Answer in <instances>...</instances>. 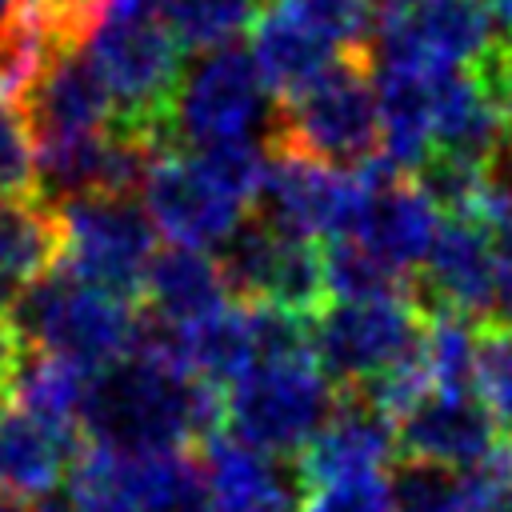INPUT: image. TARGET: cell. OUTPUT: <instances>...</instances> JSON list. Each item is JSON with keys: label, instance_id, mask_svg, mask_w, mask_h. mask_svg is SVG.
I'll return each instance as SVG.
<instances>
[{"label": "cell", "instance_id": "6da1fadb", "mask_svg": "<svg viewBox=\"0 0 512 512\" xmlns=\"http://www.w3.org/2000/svg\"><path fill=\"white\" fill-rule=\"evenodd\" d=\"M224 432V388L188 376L168 356L136 344V352L96 372L84 440L148 452V448H204Z\"/></svg>", "mask_w": 512, "mask_h": 512}, {"label": "cell", "instance_id": "7a4b0ae2", "mask_svg": "<svg viewBox=\"0 0 512 512\" xmlns=\"http://www.w3.org/2000/svg\"><path fill=\"white\" fill-rule=\"evenodd\" d=\"M12 320L28 344L48 356H64L88 372H104L128 360L144 332L140 304L92 288L64 268L36 280L20 296Z\"/></svg>", "mask_w": 512, "mask_h": 512}, {"label": "cell", "instance_id": "3957f363", "mask_svg": "<svg viewBox=\"0 0 512 512\" xmlns=\"http://www.w3.org/2000/svg\"><path fill=\"white\" fill-rule=\"evenodd\" d=\"M340 404L312 348L252 364L224 384V428L260 456H296Z\"/></svg>", "mask_w": 512, "mask_h": 512}, {"label": "cell", "instance_id": "277c9868", "mask_svg": "<svg viewBox=\"0 0 512 512\" xmlns=\"http://www.w3.org/2000/svg\"><path fill=\"white\" fill-rule=\"evenodd\" d=\"M372 56H340L320 80L276 108L272 148H292L332 168L380 156V104Z\"/></svg>", "mask_w": 512, "mask_h": 512}, {"label": "cell", "instance_id": "5b68a950", "mask_svg": "<svg viewBox=\"0 0 512 512\" xmlns=\"http://www.w3.org/2000/svg\"><path fill=\"white\" fill-rule=\"evenodd\" d=\"M84 52L116 104V120L144 132L160 152H172L168 108H172L176 80L184 72L180 64L184 52L164 28V20L160 16H136V20L104 16L92 28Z\"/></svg>", "mask_w": 512, "mask_h": 512}, {"label": "cell", "instance_id": "8992f818", "mask_svg": "<svg viewBox=\"0 0 512 512\" xmlns=\"http://www.w3.org/2000/svg\"><path fill=\"white\" fill-rule=\"evenodd\" d=\"M268 88L244 48H216L188 64L176 80L168 108V148L196 152L220 144H248L252 132L272 120Z\"/></svg>", "mask_w": 512, "mask_h": 512}, {"label": "cell", "instance_id": "52a82bcc", "mask_svg": "<svg viewBox=\"0 0 512 512\" xmlns=\"http://www.w3.org/2000/svg\"><path fill=\"white\" fill-rule=\"evenodd\" d=\"M420 340V308L412 296L336 300L308 320V344L340 396L364 392L400 364Z\"/></svg>", "mask_w": 512, "mask_h": 512}, {"label": "cell", "instance_id": "ba28073f", "mask_svg": "<svg viewBox=\"0 0 512 512\" xmlns=\"http://www.w3.org/2000/svg\"><path fill=\"white\" fill-rule=\"evenodd\" d=\"M64 256L60 268L92 288L140 304L144 272L156 256V228L132 196L60 200Z\"/></svg>", "mask_w": 512, "mask_h": 512}, {"label": "cell", "instance_id": "9c48e42d", "mask_svg": "<svg viewBox=\"0 0 512 512\" xmlns=\"http://www.w3.org/2000/svg\"><path fill=\"white\" fill-rule=\"evenodd\" d=\"M260 220L296 240H340L360 228L368 208L364 168H332L292 148H272L260 184Z\"/></svg>", "mask_w": 512, "mask_h": 512}, {"label": "cell", "instance_id": "30bf717a", "mask_svg": "<svg viewBox=\"0 0 512 512\" xmlns=\"http://www.w3.org/2000/svg\"><path fill=\"white\" fill-rule=\"evenodd\" d=\"M140 188L152 228L172 248H220L244 220V204L212 176L200 152H160Z\"/></svg>", "mask_w": 512, "mask_h": 512}, {"label": "cell", "instance_id": "8fae6325", "mask_svg": "<svg viewBox=\"0 0 512 512\" xmlns=\"http://www.w3.org/2000/svg\"><path fill=\"white\" fill-rule=\"evenodd\" d=\"M492 12L484 0H420L376 32V60L384 68L456 72L472 68L492 48Z\"/></svg>", "mask_w": 512, "mask_h": 512}, {"label": "cell", "instance_id": "7c38bea8", "mask_svg": "<svg viewBox=\"0 0 512 512\" xmlns=\"http://www.w3.org/2000/svg\"><path fill=\"white\" fill-rule=\"evenodd\" d=\"M368 176V208L360 216V228L352 232L372 256H380L392 272L408 276L428 260L436 232L444 216L436 204L416 188L412 176L392 168L384 156H372L360 164Z\"/></svg>", "mask_w": 512, "mask_h": 512}, {"label": "cell", "instance_id": "4fadbf2b", "mask_svg": "<svg viewBox=\"0 0 512 512\" xmlns=\"http://www.w3.org/2000/svg\"><path fill=\"white\" fill-rule=\"evenodd\" d=\"M412 300L420 312L448 308L468 320H484L496 304V256L492 236L476 216H444L424 272L412 276Z\"/></svg>", "mask_w": 512, "mask_h": 512}, {"label": "cell", "instance_id": "5bb4252c", "mask_svg": "<svg viewBox=\"0 0 512 512\" xmlns=\"http://www.w3.org/2000/svg\"><path fill=\"white\" fill-rule=\"evenodd\" d=\"M392 456H396V436L368 408V400L364 396H340L332 416L292 456V472H296L300 492H312L324 484L376 476V472H384V464Z\"/></svg>", "mask_w": 512, "mask_h": 512}, {"label": "cell", "instance_id": "9a60e30c", "mask_svg": "<svg viewBox=\"0 0 512 512\" xmlns=\"http://www.w3.org/2000/svg\"><path fill=\"white\" fill-rule=\"evenodd\" d=\"M392 436L400 464L468 472L496 444V424L484 416L472 392H432L392 428Z\"/></svg>", "mask_w": 512, "mask_h": 512}, {"label": "cell", "instance_id": "2e32d148", "mask_svg": "<svg viewBox=\"0 0 512 512\" xmlns=\"http://www.w3.org/2000/svg\"><path fill=\"white\" fill-rule=\"evenodd\" d=\"M24 112H28L36 144L60 140V136H92L116 120V104L84 48L60 52L44 68V76L28 92Z\"/></svg>", "mask_w": 512, "mask_h": 512}, {"label": "cell", "instance_id": "e0dca14e", "mask_svg": "<svg viewBox=\"0 0 512 512\" xmlns=\"http://www.w3.org/2000/svg\"><path fill=\"white\" fill-rule=\"evenodd\" d=\"M228 304H232V292L224 284L216 256L172 248V244L152 256L144 272V288H140V308L148 320L180 332V328L204 324Z\"/></svg>", "mask_w": 512, "mask_h": 512}, {"label": "cell", "instance_id": "ac0fdd59", "mask_svg": "<svg viewBox=\"0 0 512 512\" xmlns=\"http://www.w3.org/2000/svg\"><path fill=\"white\" fill-rule=\"evenodd\" d=\"M248 36H252V64H256L268 96H276L280 104L300 96L312 80H320L340 60L336 48H328L280 0L260 8V16H256Z\"/></svg>", "mask_w": 512, "mask_h": 512}, {"label": "cell", "instance_id": "d6986e66", "mask_svg": "<svg viewBox=\"0 0 512 512\" xmlns=\"http://www.w3.org/2000/svg\"><path fill=\"white\" fill-rule=\"evenodd\" d=\"M92 380H96V372H88L64 356L36 352L20 368V380L12 388V408L24 412L28 420H36L44 432L64 440L68 448H80Z\"/></svg>", "mask_w": 512, "mask_h": 512}, {"label": "cell", "instance_id": "ffe728a7", "mask_svg": "<svg viewBox=\"0 0 512 512\" xmlns=\"http://www.w3.org/2000/svg\"><path fill=\"white\" fill-rule=\"evenodd\" d=\"M60 256V204H52L44 192L0 196V272L16 284H36L60 268Z\"/></svg>", "mask_w": 512, "mask_h": 512}, {"label": "cell", "instance_id": "44dd1931", "mask_svg": "<svg viewBox=\"0 0 512 512\" xmlns=\"http://www.w3.org/2000/svg\"><path fill=\"white\" fill-rule=\"evenodd\" d=\"M76 448L44 432L36 420L16 412L12 404L0 408V492L20 500H44L68 476Z\"/></svg>", "mask_w": 512, "mask_h": 512}, {"label": "cell", "instance_id": "7402d4cb", "mask_svg": "<svg viewBox=\"0 0 512 512\" xmlns=\"http://www.w3.org/2000/svg\"><path fill=\"white\" fill-rule=\"evenodd\" d=\"M260 0H164L160 20L180 44V52L232 48L236 36L252 32Z\"/></svg>", "mask_w": 512, "mask_h": 512}, {"label": "cell", "instance_id": "603a6c76", "mask_svg": "<svg viewBox=\"0 0 512 512\" xmlns=\"http://www.w3.org/2000/svg\"><path fill=\"white\" fill-rule=\"evenodd\" d=\"M324 292L336 300H384V296H412V280L392 272L380 256H372L356 236L324 240Z\"/></svg>", "mask_w": 512, "mask_h": 512}, {"label": "cell", "instance_id": "cb8c5ba5", "mask_svg": "<svg viewBox=\"0 0 512 512\" xmlns=\"http://www.w3.org/2000/svg\"><path fill=\"white\" fill-rule=\"evenodd\" d=\"M468 392L484 408L496 428L512 432V324L504 320H476V348H472V384Z\"/></svg>", "mask_w": 512, "mask_h": 512}, {"label": "cell", "instance_id": "d4e9b609", "mask_svg": "<svg viewBox=\"0 0 512 512\" xmlns=\"http://www.w3.org/2000/svg\"><path fill=\"white\" fill-rule=\"evenodd\" d=\"M300 24H308L328 48L344 56H368L372 8L368 0H280Z\"/></svg>", "mask_w": 512, "mask_h": 512}, {"label": "cell", "instance_id": "484cf974", "mask_svg": "<svg viewBox=\"0 0 512 512\" xmlns=\"http://www.w3.org/2000/svg\"><path fill=\"white\" fill-rule=\"evenodd\" d=\"M36 180V140L20 100L0 96V196H32Z\"/></svg>", "mask_w": 512, "mask_h": 512}, {"label": "cell", "instance_id": "4316f807", "mask_svg": "<svg viewBox=\"0 0 512 512\" xmlns=\"http://www.w3.org/2000/svg\"><path fill=\"white\" fill-rule=\"evenodd\" d=\"M460 512H512V432L460 476Z\"/></svg>", "mask_w": 512, "mask_h": 512}, {"label": "cell", "instance_id": "83f0119b", "mask_svg": "<svg viewBox=\"0 0 512 512\" xmlns=\"http://www.w3.org/2000/svg\"><path fill=\"white\" fill-rule=\"evenodd\" d=\"M392 496L396 512H460V476L432 464H404Z\"/></svg>", "mask_w": 512, "mask_h": 512}, {"label": "cell", "instance_id": "f1b7e54d", "mask_svg": "<svg viewBox=\"0 0 512 512\" xmlns=\"http://www.w3.org/2000/svg\"><path fill=\"white\" fill-rule=\"evenodd\" d=\"M300 512H396V496L384 472H376L300 492Z\"/></svg>", "mask_w": 512, "mask_h": 512}, {"label": "cell", "instance_id": "f546056e", "mask_svg": "<svg viewBox=\"0 0 512 512\" xmlns=\"http://www.w3.org/2000/svg\"><path fill=\"white\" fill-rule=\"evenodd\" d=\"M28 360V340L16 328L12 316H0V408L12 404V388L20 380V368Z\"/></svg>", "mask_w": 512, "mask_h": 512}, {"label": "cell", "instance_id": "4dcf8cb0", "mask_svg": "<svg viewBox=\"0 0 512 512\" xmlns=\"http://www.w3.org/2000/svg\"><path fill=\"white\" fill-rule=\"evenodd\" d=\"M492 12V28H500V40L512 44V0H484Z\"/></svg>", "mask_w": 512, "mask_h": 512}, {"label": "cell", "instance_id": "1f68e13d", "mask_svg": "<svg viewBox=\"0 0 512 512\" xmlns=\"http://www.w3.org/2000/svg\"><path fill=\"white\" fill-rule=\"evenodd\" d=\"M412 4H420V0H368V8H372V16L384 24V20H392V16H400V12H408Z\"/></svg>", "mask_w": 512, "mask_h": 512}, {"label": "cell", "instance_id": "d6a6232c", "mask_svg": "<svg viewBox=\"0 0 512 512\" xmlns=\"http://www.w3.org/2000/svg\"><path fill=\"white\" fill-rule=\"evenodd\" d=\"M20 284L16 280H8L4 272H0V316H12L16 312V304H20Z\"/></svg>", "mask_w": 512, "mask_h": 512}, {"label": "cell", "instance_id": "836d02e7", "mask_svg": "<svg viewBox=\"0 0 512 512\" xmlns=\"http://www.w3.org/2000/svg\"><path fill=\"white\" fill-rule=\"evenodd\" d=\"M0 512H40V508H32V504H28V500H20V496L0 492Z\"/></svg>", "mask_w": 512, "mask_h": 512}]
</instances>
